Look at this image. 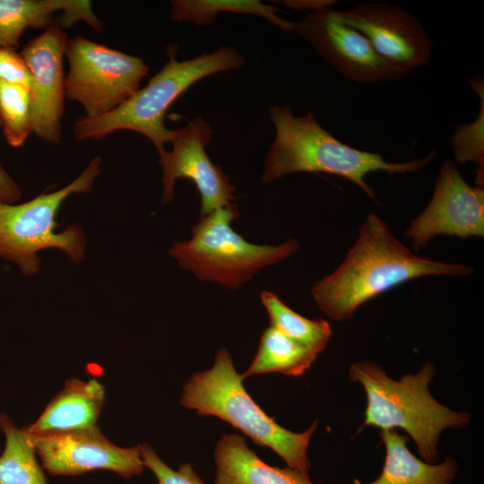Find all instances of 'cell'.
<instances>
[{"label": "cell", "instance_id": "cell-1", "mask_svg": "<svg viewBox=\"0 0 484 484\" xmlns=\"http://www.w3.org/2000/svg\"><path fill=\"white\" fill-rule=\"evenodd\" d=\"M462 264L436 262L411 252L386 223L369 214L342 264L317 281L311 294L318 307L335 321L348 320L367 300L412 279L428 275H468Z\"/></svg>", "mask_w": 484, "mask_h": 484}, {"label": "cell", "instance_id": "cell-2", "mask_svg": "<svg viewBox=\"0 0 484 484\" xmlns=\"http://www.w3.org/2000/svg\"><path fill=\"white\" fill-rule=\"evenodd\" d=\"M269 117L275 138L264 160L262 181L265 184L291 173L323 172L349 179L376 201L374 190L365 181L368 173L416 172L436 157L432 151L416 160L388 162L379 153L343 143L323 128L311 112L297 117L289 106H273Z\"/></svg>", "mask_w": 484, "mask_h": 484}, {"label": "cell", "instance_id": "cell-3", "mask_svg": "<svg viewBox=\"0 0 484 484\" xmlns=\"http://www.w3.org/2000/svg\"><path fill=\"white\" fill-rule=\"evenodd\" d=\"M435 373L434 365L425 363L416 374L394 380L369 360L349 367L350 381L360 384L366 393L364 424L381 430L403 429L414 441L420 459L429 463L440 457L441 433L462 428L471 420L468 413L452 411L431 395L428 385Z\"/></svg>", "mask_w": 484, "mask_h": 484}, {"label": "cell", "instance_id": "cell-4", "mask_svg": "<svg viewBox=\"0 0 484 484\" xmlns=\"http://www.w3.org/2000/svg\"><path fill=\"white\" fill-rule=\"evenodd\" d=\"M244 64L243 56L230 47L184 61L177 60L169 48V60L143 88L107 114L79 117L73 125V136L77 141H98L116 131L130 130L143 134L160 153L175 134L165 126L164 118L176 99L197 81L238 69Z\"/></svg>", "mask_w": 484, "mask_h": 484}, {"label": "cell", "instance_id": "cell-5", "mask_svg": "<svg viewBox=\"0 0 484 484\" xmlns=\"http://www.w3.org/2000/svg\"><path fill=\"white\" fill-rule=\"evenodd\" d=\"M243 380L229 352L222 348L216 353L212 368L194 374L185 384L180 403L201 416H214L228 422L256 445L271 448L288 467L308 472L311 462L307 449L317 419L301 433L282 428L252 399Z\"/></svg>", "mask_w": 484, "mask_h": 484}, {"label": "cell", "instance_id": "cell-6", "mask_svg": "<svg viewBox=\"0 0 484 484\" xmlns=\"http://www.w3.org/2000/svg\"><path fill=\"white\" fill-rule=\"evenodd\" d=\"M101 158L95 156L69 185L41 194L22 203H0V258L16 265L24 275L37 273L38 253L56 248L70 260L80 263L85 255L86 239L82 228L71 225L56 232V216L63 202L75 193H89L100 172Z\"/></svg>", "mask_w": 484, "mask_h": 484}, {"label": "cell", "instance_id": "cell-7", "mask_svg": "<svg viewBox=\"0 0 484 484\" xmlns=\"http://www.w3.org/2000/svg\"><path fill=\"white\" fill-rule=\"evenodd\" d=\"M238 217V206L234 203L201 216L192 228V238L175 242L169 255L199 279L235 290L261 268L277 264L298 251L299 246L294 239L279 246L246 241L230 225Z\"/></svg>", "mask_w": 484, "mask_h": 484}, {"label": "cell", "instance_id": "cell-8", "mask_svg": "<svg viewBox=\"0 0 484 484\" xmlns=\"http://www.w3.org/2000/svg\"><path fill=\"white\" fill-rule=\"evenodd\" d=\"M65 97L78 102L85 116L99 117L118 108L140 89L148 72L142 58L82 36L67 40Z\"/></svg>", "mask_w": 484, "mask_h": 484}, {"label": "cell", "instance_id": "cell-9", "mask_svg": "<svg viewBox=\"0 0 484 484\" xmlns=\"http://www.w3.org/2000/svg\"><path fill=\"white\" fill-rule=\"evenodd\" d=\"M292 31L311 44L342 76L357 83L398 80L409 73L382 57L364 35L337 17L333 6L292 22Z\"/></svg>", "mask_w": 484, "mask_h": 484}, {"label": "cell", "instance_id": "cell-10", "mask_svg": "<svg viewBox=\"0 0 484 484\" xmlns=\"http://www.w3.org/2000/svg\"><path fill=\"white\" fill-rule=\"evenodd\" d=\"M30 439L43 469L50 475L78 476L106 470L132 479L144 470L139 445L118 446L98 425L77 431L30 436Z\"/></svg>", "mask_w": 484, "mask_h": 484}, {"label": "cell", "instance_id": "cell-11", "mask_svg": "<svg viewBox=\"0 0 484 484\" xmlns=\"http://www.w3.org/2000/svg\"><path fill=\"white\" fill-rule=\"evenodd\" d=\"M211 136L210 125L201 117L175 130L170 142L172 150L159 153V164L162 169V204L173 199L177 178L191 179L196 186L201 195V216L235 200V187L230 184L229 176L210 160L205 151Z\"/></svg>", "mask_w": 484, "mask_h": 484}, {"label": "cell", "instance_id": "cell-12", "mask_svg": "<svg viewBox=\"0 0 484 484\" xmlns=\"http://www.w3.org/2000/svg\"><path fill=\"white\" fill-rule=\"evenodd\" d=\"M437 235H484L483 187L470 186L449 160L440 168L429 203L405 232L415 249Z\"/></svg>", "mask_w": 484, "mask_h": 484}, {"label": "cell", "instance_id": "cell-13", "mask_svg": "<svg viewBox=\"0 0 484 484\" xmlns=\"http://www.w3.org/2000/svg\"><path fill=\"white\" fill-rule=\"evenodd\" d=\"M335 13L342 22L364 35L387 61L409 72L429 62L430 38L419 20L402 7L367 2Z\"/></svg>", "mask_w": 484, "mask_h": 484}, {"label": "cell", "instance_id": "cell-14", "mask_svg": "<svg viewBox=\"0 0 484 484\" xmlns=\"http://www.w3.org/2000/svg\"><path fill=\"white\" fill-rule=\"evenodd\" d=\"M67 37L54 24L45 29L22 49L30 73V120L32 134L52 144L62 138V117L65 98L63 61Z\"/></svg>", "mask_w": 484, "mask_h": 484}, {"label": "cell", "instance_id": "cell-15", "mask_svg": "<svg viewBox=\"0 0 484 484\" xmlns=\"http://www.w3.org/2000/svg\"><path fill=\"white\" fill-rule=\"evenodd\" d=\"M84 22L97 31L104 25L85 0H0V47L15 49L25 30L58 24L64 30Z\"/></svg>", "mask_w": 484, "mask_h": 484}, {"label": "cell", "instance_id": "cell-16", "mask_svg": "<svg viewBox=\"0 0 484 484\" xmlns=\"http://www.w3.org/2000/svg\"><path fill=\"white\" fill-rule=\"evenodd\" d=\"M105 400V387L97 379L69 378L39 418L24 428L30 436H39L95 427Z\"/></svg>", "mask_w": 484, "mask_h": 484}, {"label": "cell", "instance_id": "cell-17", "mask_svg": "<svg viewBox=\"0 0 484 484\" xmlns=\"http://www.w3.org/2000/svg\"><path fill=\"white\" fill-rule=\"evenodd\" d=\"M214 461L213 484H319L310 480L308 472L267 464L237 434L224 435L218 441Z\"/></svg>", "mask_w": 484, "mask_h": 484}, {"label": "cell", "instance_id": "cell-18", "mask_svg": "<svg viewBox=\"0 0 484 484\" xmlns=\"http://www.w3.org/2000/svg\"><path fill=\"white\" fill-rule=\"evenodd\" d=\"M385 457L378 478L367 484H451L459 469L451 457L429 463L415 456L407 447L408 438L395 429L381 430Z\"/></svg>", "mask_w": 484, "mask_h": 484}, {"label": "cell", "instance_id": "cell-19", "mask_svg": "<svg viewBox=\"0 0 484 484\" xmlns=\"http://www.w3.org/2000/svg\"><path fill=\"white\" fill-rule=\"evenodd\" d=\"M318 354L315 349L290 339L270 325L263 332L258 350L241 377L245 379L268 373L302 376L310 368Z\"/></svg>", "mask_w": 484, "mask_h": 484}, {"label": "cell", "instance_id": "cell-20", "mask_svg": "<svg viewBox=\"0 0 484 484\" xmlns=\"http://www.w3.org/2000/svg\"><path fill=\"white\" fill-rule=\"evenodd\" d=\"M0 429L5 437L0 455V484H48L26 429L18 428L5 413H0Z\"/></svg>", "mask_w": 484, "mask_h": 484}, {"label": "cell", "instance_id": "cell-21", "mask_svg": "<svg viewBox=\"0 0 484 484\" xmlns=\"http://www.w3.org/2000/svg\"><path fill=\"white\" fill-rule=\"evenodd\" d=\"M171 5V18L179 22L208 25L220 12H230L259 16L283 31H292V22L279 17L277 7L256 0H174Z\"/></svg>", "mask_w": 484, "mask_h": 484}, {"label": "cell", "instance_id": "cell-22", "mask_svg": "<svg viewBox=\"0 0 484 484\" xmlns=\"http://www.w3.org/2000/svg\"><path fill=\"white\" fill-rule=\"evenodd\" d=\"M261 301L269 315L271 326L319 353L324 350L332 335L327 321L310 320L302 316L269 291L261 292Z\"/></svg>", "mask_w": 484, "mask_h": 484}, {"label": "cell", "instance_id": "cell-23", "mask_svg": "<svg viewBox=\"0 0 484 484\" xmlns=\"http://www.w3.org/2000/svg\"><path fill=\"white\" fill-rule=\"evenodd\" d=\"M0 127L11 147H21L26 142L32 133L28 88L0 82Z\"/></svg>", "mask_w": 484, "mask_h": 484}, {"label": "cell", "instance_id": "cell-24", "mask_svg": "<svg viewBox=\"0 0 484 484\" xmlns=\"http://www.w3.org/2000/svg\"><path fill=\"white\" fill-rule=\"evenodd\" d=\"M470 82L480 98V112L473 122L457 125L451 137V148L458 162H475L479 165L477 186L483 187L484 87L480 76L472 77Z\"/></svg>", "mask_w": 484, "mask_h": 484}, {"label": "cell", "instance_id": "cell-25", "mask_svg": "<svg viewBox=\"0 0 484 484\" xmlns=\"http://www.w3.org/2000/svg\"><path fill=\"white\" fill-rule=\"evenodd\" d=\"M144 467L159 484H204L190 463H181L177 471L167 465L148 444L139 445Z\"/></svg>", "mask_w": 484, "mask_h": 484}, {"label": "cell", "instance_id": "cell-26", "mask_svg": "<svg viewBox=\"0 0 484 484\" xmlns=\"http://www.w3.org/2000/svg\"><path fill=\"white\" fill-rule=\"evenodd\" d=\"M0 82L30 88V71L15 49L0 47Z\"/></svg>", "mask_w": 484, "mask_h": 484}, {"label": "cell", "instance_id": "cell-27", "mask_svg": "<svg viewBox=\"0 0 484 484\" xmlns=\"http://www.w3.org/2000/svg\"><path fill=\"white\" fill-rule=\"evenodd\" d=\"M21 197L18 183L0 163V203H17Z\"/></svg>", "mask_w": 484, "mask_h": 484}, {"label": "cell", "instance_id": "cell-28", "mask_svg": "<svg viewBox=\"0 0 484 484\" xmlns=\"http://www.w3.org/2000/svg\"><path fill=\"white\" fill-rule=\"evenodd\" d=\"M336 1L332 0H288L284 1L286 6L298 11L310 10L317 12L324 8L333 6Z\"/></svg>", "mask_w": 484, "mask_h": 484}]
</instances>
